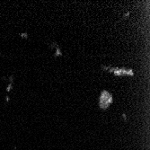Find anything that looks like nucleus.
<instances>
[{"instance_id": "nucleus-1", "label": "nucleus", "mask_w": 150, "mask_h": 150, "mask_svg": "<svg viewBox=\"0 0 150 150\" xmlns=\"http://www.w3.org/2000/svg\"><path fill=\"white\" fill-rule=\"evenodd\" d=\"M112 95L109 94L107 92H103L101 95V100H100V106L103 109L107 108L110 103H112Z\"/></svg>"}]
</instances>
